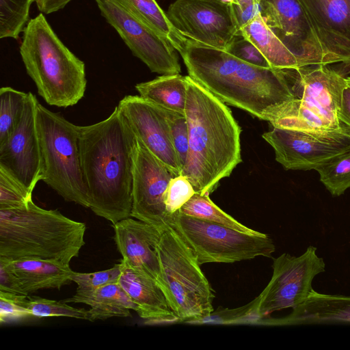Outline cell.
I'll return each mask as SVG.
<instances>
[{"label":"cell","mask_w":350,"mask_h":350,"mask_svg":"<svg viewBox=\"0 0 350 350\" xmlns=\"http://www.w3.org/2000/svg\"><path fill=\"white\" fill-rule=\"evenodd\" d=\"M185 77L189 150L181 174L196 193L210 194L242 161L241 129L223 101L189 75Z\"/></svg>","instance_id":"3957f363"},{"label":"cell","mask_w":350,"mask_h":350,"mask_svg":"<svg viewBox=\"0 0 350 350\" xmlns=\"http://www.w3.org/2000/svg\"><path fill=\"white\" fill-rule=\"evenodd\" d=\"M117 106L148 150L175 176L181 174L165 109L139 95H126Z\"/></svg>","instance_id":"e0dca14e"},{"label":"cell","mask_w":350,"mask_h":350,"mask_svg":"<svg viewBox=\"0 0 350 350\" xmlns=\"http://www.w3.org/2000/svg\"><path fill=\"white\" fill-rule=\"evenodd\" d=\"M323 63L350 64V0H297Z\"/></svg>","instance_id":"9a60e30c"},{"label":"cell","mask_w":350,"mask_h":350,"mask_svg":"<svg viewBox=\"0 0 350 350\" xmlns=\"http://www.w3.org/2000/svg\"><path fill=\"white\" fill-rule=\"evenodd\" d=\"M172 143L183 170L189 150V128L185 113L165 109Z\"/></svg>","instance_id":"836d02e7"},{"label":"cell","mask_w":350,"mask_h":350,"mask_svg":"<svg viewBox=\"0 0 350 350\" xmlns=\"http://www.w3.org/2000/svg\"><path fill=\"white\" fill-rule=\"evenodd\" d=\"M340 123L350 129V85L345 88L340 109L338 113Z\"/></svg>","instance_id":"ab89813d"},{"label":"cell","mask_w":350,"mask_h":350,"mask_svg":"<svg viewBox=\"0 0 350 350\" xmlns=\"http://www.w3.org/2000/svg\"><path fill=\"white\" fill-rule=\"evenodd\" d=\"M16 299L17 302L34 317H64L90 321L89 310L74 308L62 301H57L39 297L23 295H16Z\"/></svg>","instance_id":"83f0119b"},{"label":"cell","mask_w":350,"mask_h":350,"mask_svg":"<svg viewBox=\"0 0 350 350\" xmlns=\"http://www.w3.org/2000/svg\"><path fill=\"white\" fill-rule=\"evenodd\" d=\"M90 208L112 224L130 217L137 137L118 106L105 120L79 126Z\"/></svg>","instance_id":"6da1fadb"},{"label":"cell","mask_w":350,"mask_h":350,"mask_svg":"<svg viewBox=\"0 0 350 350\" xmlns=\"http://www.w3.org/2000/svg\"><path fill=\"white\" fill-rule=\"evenodd\" d=\"M0 291V323L33 317L30 312L16 301V295Z\"/></svg>","instance_id":"8d00e7d4"},{"label":"cell","mask_w":350,"mask_h":350,"mask_svg":"<svg viewBox=\"0 0 350 350\" xmlns=\"http://www.w3.org/2000/svg\"><path fill=\"white\" fill-rule=\"evenodd\" d=\"M121 264L118 284L138 306L137 314L145 324L178 322L161 287L143 272Z\"/></svg>","instance_id":"ffe728a7"},{"label":"cell","mask_w":350,"mask_h":350,"mask_svg":"<svg viewBox=\"0 0 350 350\" xmlns=\"http://www.w3.org/2000/svg\"><path fill=\"white\" fill-rule=\"evenodd\" d=\"M32 193L4 170L0 168V209L26 205L32 200Z\"/></svg>","instance_id":"d6a6232c"},{"label":"cell","mask_w":350,"mask_h":350,"mask_svg":"<svg viewBox=\"0 0 350 350\" xmlns=\"http://www.w3.org/2000/svg\"><path fill=\"white\" fill-rule=\"evenodd\" d=\"M157 252L165 293L178 322L200 323L213 312V290L196 254L172 226L163 230Z\"/></svg>","instance_id":"8992f818"},{"label":"cell","mask_w":350,"mask_h":350,"mask_svg":"<svg viewBox=\"0 0 350 350\" xmlns=\"http://www.w3.org/2000/svg\"><path fill=\"white\" fill-rule=\"evenodd\" d=\"M266 24L297 56L301 67L324 64L297 0H260Z\"/></svg>","instance_id":"ac0fdd59"},{"label":"cell","mask_w":350,"mask_h":350,"mask_svg":"<svg viewBox=\"0 0 350 350\" xmlns=\"http://www.w3.org/2000/svg\"><path fill=\"white\" fill-rule=\"evenodd\" d=\"M283 72L297 105L308 115L336 129L341 126L338 113L347 77L326 64H312Z\"/></svg>","instance_id":"7c38bea8"},{"label":"cell","mask_w":350,"mask_h":350,"mask_svg":"<svg viewBox=\"0 0 350 350\" xmlns=\"http://www.w3.org/2000/svg\"><path fill=\"white\" fill-rule=\"evenodd\" d=\"M320 181L333 196H339L350 188V151L318 168Z\"/></svg>","instance_id":"4dcf8cb0"},{"label":"cell","mask_w":350,"mask_h":350,"mask_svg":"<svg viewBox=\"0 0 350 350\" xmlns=\"http://www.w3.org/2000/svg\"><path fill=\"white\" fill-rule=\"evenodd\" d=\"M38 100L28 96L21 118L7 140L0 145V168L29 191L42 178V160L36 126Z\"/></svg>","instance_id":"2e32d148"},{"label":"cell","mask_w":350,"mask_h":350,"mask_svg":"<svg viewBox=\"0 0 350 350\" xmlns=\"http://www.w3.org/2000/svg\"><path fill=\"white\" fill-rule=\"evenodd\" d=\"M5 260L27 295L40 289L59 290L72 282L75 271L70 267V264L38 258Z\"/></svg>","instance_id":"7402d4cb"},{"label":"cell","mask_w":350,"mask_h":350,"mask_svg":"<svg viewBox=\"0 0 350 350\" xmlns=\"http://www.w3.org/2000/svg\"><path fill=\"white\" fill-rule=\"evenodd\" d=\"M223 2L229 3V4H233L234 3V0H221Z\"/></svg>","instance_id":"b9f144b4"},{"label":"cell","mask_w":350,"mask_h":350,"mask_svg":"<svg viewBox=\"0 0 350 350\" xmlns=\"http://www.w3.org/2000/svg\"><path fill=\"white\" fill-rule=\"evenodd\" d=\"M272 267L269 282L255 299L257 319L303 303L313 290L314 278L325 271V265L317 254V248L310 245L299 256L281 254L273 259Z\"/></svg>","instance_id":"9c48e42d"},{"label":"cell","mask_w":350,"mask_h":350,"mask_svg":"<svg viewBox=\"0 0 350 350\" xmlns=\"http://www.w3.org/2000/svg\"><path fill=\"white\" fill-rule=\"evenodd\" d=\"M262 138L273 148L275 159L285 170H317L350 151V129L304 131L273 127Z\"/></svg>","instance_id":"30bf717a"},{"label":"cell","mask_w":350,"mask_h":350,"mask_svg":"<svg viewBox=\"0 0 350 350\" xmlns=\"http://www.w3.org/2000/svg\"><path fill=\"white\" fill-rule=\"evenodd\" d=\"M140 96L170 111L185 113L187 99L185 76L163 75L135 86Z\"/></svg>","instance_id":"cb8c5ba5"},{"label":"cell","mask_w":350,"mask_h":350,"mask_svg":"<svg viewBox=\"0 0 350 350\" xmlns=\"http://www.w3.org/2000/svg\"><path fill=\"white\" fill-rule=\"evenodd\" d=\"M122 9L163 37L180 53L187 38L177 31L156 0H113Z\"/></svg>","instance_id":"484cf974"},{"label":"cell","mask_w":350,"mask_h":350,"mask_svg":"<svg viewBox=\"0 0 350 350\" xmlns=\"http://www.w3.org/2000/svg\"><path fill=\"white\" fill-rule=\"evenodd\" d=\"M174 176L172 172L137 137L131 217L152 226L161 232L171 226L172 220L166 211L164 198Z\"/></svg>","instance_id":"5bb4252c"},{"label":"cell","mask_w":350,"mask_h":350,"mask_svg":"<svg viewBox=\"0 0 350 350\" xmlns=\"http://www.w3.org/2000/svg\"><path fill=\"white\" fill-rule=\"evenodd\" d=\"M72 0H36L41 13L49 14L64 8Z\"/></svg>","instance_id":"60d3db41"},{"label":"cell","mask_w":350,"mask_h":350,"mask_svg":"<svg viewBox=\"0 0 350 350\" xmlns=\"http://www.w3.org/2000/svg\"><path fill=\"white\" fill-rule=\"evenodd\" d=\"M189 76L224 103L269 123L294 98L282 69L247 63L228 51L187 38L179 53Z\"/></svg>","instance_id":"7a4b0ae2"},{"label":"cell","mask_w":350,"mask_h":350,"mask_svg":"<svg viewBox=\"0 0 350 350\" xmlns=\"http://www.w3.org/2000/svg\"><path fill=\"white\" fill-rule=\"evenodd\" d=\"M196 254L200 265L233 263L258 256L270 258L275 250L266 234L240 232L177 213L171 224Z\"/></svg>","instance_id":"ba28073f"},{"label":"cell","mask_w":350,"mask_h":350,"mask_svg":"<svg viewBox=\"0 0 350 350\" xmlns=\"http://www.w3.org/2000/svg\"><path fill=\"white\" fill-rule=\"evenodd\" d=\"M179 213L201 220L217 224L240 232L257 234L222 211L209 198V194L196 193L180 209Z\"/></svg>","instance_id":"4316f807"},{"label":"cell","mask_w":350,"mask_h":350,"mask_svg":"<svg viewBox=\"0 0 350 350\" xmlns=\"http://www.w3.org/2000/svg\"><path fill=\"white\" fill-rule=\"evenodd\" d=\"M28 92L11 87L0 89V145L15 129L22 115Z\"/></svg>","instance_id":"f546056e"},{"label":"cell","mask_w":350,"mask_h":350,"mask_svg":"<svg viewBox=\"0 0 350 350\" xmlns=\"http://www.w3.org/2000/svg\"><path fill=\"white\" fill-rule=\"evenodd\" d=\"M112 227L117 249L122 256L120 262L150 277L165 293L157 252L161 232L131 217L112 224Z\"/></svg>","instance_id":"d6986e66"},{"label":"cell","mask_w":350,"mask_h":350,"mask_svg":"<svg viewBox=\"0 0 350 350\" xmlns=\"http://www.w3.org/2000/svg\"><path fill=\"white\" fill-rule=\"evenodd\" d=\"M20 53L27 75L48 105L66 108L84 96L85 64L60 40L42 13L27 23Z\"/></svg>","instance_id":"5b68a950"},{"label":"cell","mask_w":350,"mask_h":350,"mask_svg":"<svg viewBox=\"0 0 350 350\" xmlns=\"http://www.w3.org/2000/svg\"><path fill=\"white\" fill-rule=\"evenodd\" d=\"M101 15L111 25L134 56L142 61L153 72L180 74L181 68L174 46L113 0H94Z\"/></svg>","instance_id":"4fadbf2b"},{"label":"cell","mask_w":350,"mask_h":350,"mask_svg":"<svg viewBox=\"0 0 350 350\" xmlns=\"http://www.w3.org/2000/svg\"><path fill=\"white\" fill-rule=\"evenodd\" d=\"M226 51L250 64L271 68L261 52L251 42L241 36H236Z\"/></svg>","instance_id":"d590c367"},{"label":"cell","mask_w":350,"mask_h":350,"mask_svg":"<svg viewBox=\"0 0 350 350\" xmlns=\"http://www.w3.org/2000/svg\"><path fill=\"white\" fill-rule=\"evenodd\" d=\"M166 15L185 38L212 47L226 51L239 36L233 6L221 0H176Z\"/></svg>","instance_id":"8fae6325"},{"label":"cell","mask_w":350,"mask_h":350,"mask_svg":"<svg viewBox=\"0 0 350 350\" xmlns=\"http://www.w3.org/2000/svg\"><path fill=\"white\" fill-rule=\"evenodd\" d=\"M0 291L28 295L23 289L18 278L10 268L5 259L0 258Z\"/></svg>","instance_id":"74e56055"},{"label":"cell","mask_w":350,"mask_h":350,"mask_svg":"<svg viewBox=\"0 0 350 350\" xmlns=\"http://www.w3.org/2000/svg\"><path fill=\"white\" fill-rule=\"evenodd\" d=\"M347 81L348 84L350 85V77H347Z\"/></svg>","instance_id":"7bdbcfd3"},{"label":"cell","mask_w":350,"mask_h":350,"mask_svg":"<svg viewBox=\"0 0 350 350\" xmlns=\"http://www.w3.org/2000/svg\"><path fill=\"white\" fill-rule=\"evenodd\" d=\"M77 303L89 305L90 321L105 320L111 317H129L130 310L139 312L138 306L132 301L118 283L105 285Z\"/></svg>","instance_id":"d4e9b609"},{"label":"cell","mask_w":350,"mask_h":350,"mask_svg":"<svg viewBox=\"0 0 350 350\" xmlns=\"http://www.w3.org/2000/svg\"><path fill=\"white\" fill-rule=\"evenodd\" d=\"M262 323L269 325L350 324V296L322 294L313 289L290 314Z\"/></svg>","instance_id":"44dd1931"},{"label":"cell","mask_w":350,"mask_h":350,"mask_svg":"<svg viewBox=\"0 0 350 350\" xmlns=\"http://www.w3.org/2000/svg\"><path fill=\"white\" fill-rule=\"evenodd\" d=\"M84 223L33 200L17 208L0 209V258L52 260L70 264L85 245Z\"/></svg>","instance_id":"277c9868"},{"label":"cell","mask_w":350,"mask_h":350,"mask_svg":"<svg viewBox=\"0 0 350 350\" xmlns=\"http://www.w3.org/2000/svg\"><path fill=\"white\" fill-rule=\"evenodd\" d=\"M122 271L121 262L113 267L92 273L74 272L72 281L77 284L76 293L70 298L62 300L64 303H77L82 298L92 294L105 285L118 283Z\"/></svg>","instance_id":"1f68e13d"},{"label":"cell","mask_w":350,"mask_h":350,"mask_svg":"<svg viewBox=\"0 0 350 350\" xmlns=\"http://www.w3.org/2000/svg\"><path fill=\"white\" fill-rule=\"evenodd\" d=\"M196 193L189 179L179 174L174 176L166 189L164 203L166 211L172 220L181 207Z\"/></svg>","instance_id":"e575fe53"},{"label":"cell","mask_w":350,"mask_h":350,"mask_svg":"<svg viewBox=\"0 0 350 350\" xmlns=\"http://www.w3.org/2000/svg\"><path fill=\"white\" fill-rule=\"evenodd\" d=\"M36 126L42 160V178L66 201L90 207L83 178L79 126L39 102Z\"/></svg>","instance_id":"52a82bcc"},{"label":"cell","mask_w":350,"mask_h":350,"mask_svg":"<svg viewBox=\"0 0 350 350\" xmlns=\"http://www.w3.org/2000/svg\"><path fill=\"white\" fill-rule=\"evenodd\" d=\"M36 0H0V38L17 39L29 21V9Z\"/></svg>","instance_id":"f1b7e54d"},{"label":"cell","mask_w":350,"mask_h":350,"mask_svg":"<svg viewBox=\"0 0 350 350\" xmlns=\"http://www.w3.org/2000/svg\"><path fill=\"white\" fill-rule=\"evenodd\" d=\"M259 3L260 0H234L232 5L240 28L260 12Z\"/></svg>","instance_id":"f35d334b"},{"label":"cell","mask_w":350,"mask_h":350,"mask_svg":"<svg viewBox=\"0 0 350 350\" xmlns=\"http://www.w3.org/2000/svg\"><path fill=\"white\" fill-rule=\"evenodd\" d=\"M239 36L248 40L261 52L271 68L301 67L297 56L266 24L260 12L240 28Z\"/></svg>","instance_id":"603a6c76"}]
</instances>
